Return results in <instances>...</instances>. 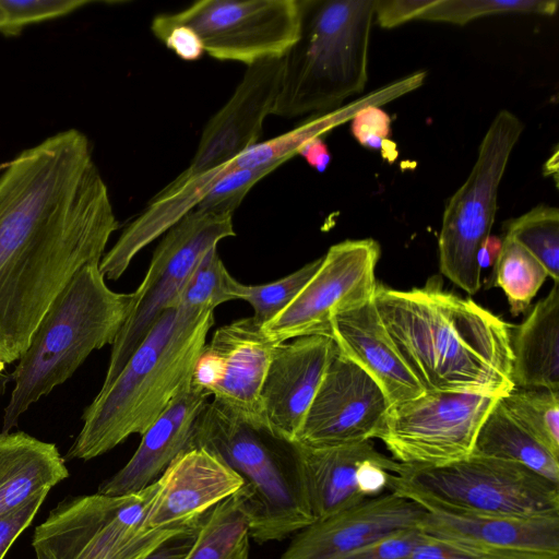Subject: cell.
I'll return each instance as SVG.
<instances>
[{"instance_id": "8fae6325", "label": "cell", "mask_w": 559, "mask_h": 559, "mask_svg": "<svg viewBox=\"0 0 559 559\" xmlns=\"http://www.w3.org/2000/svg\"><path fill=\"white\" fill-rule=\"evenodd\" d=\"M299 0H202L175 13L156 15V37L175 26L190 28L209 56L251 64L282 57L296 40Z\"/></svg>"}, {"instance_id": "e575fe53", "label": "cell", "mask_w": 559, "mask_h": 559, "mask_svg": "<svg viewBox=\"0 0 559 559\" xmlns=\"http://www.w3.org/2000/svg\"><path fill=\"white\" fill-rule=\"evenodd\" d=\"M322 257L297 271L271 283L245 285L238 282L237 300L247 301L253 309V318L262 325L276 317L297 296L319 269Z\"/></svg>"}, {"instance_id": "74e56055", "label": "cell", "mask_w": 559, "mask_h": 559, "mask_svg": "<svg viewBox=\"0 0 559 559\" xmlns=\"http://www.w3.org/2000/svg\"><path fill=\"white\" fill-rule=\"evenodd\" d=\"M424 536L425 533L419 527L397 531L340 559H407Z\"/></svg>"}, {"instance_id": "83f0119b", "label": "cell", "mask_w": 559, "mask_h": 559, "mask_svg": "<svg viewBox=\"0 0 559 559\" xmlns=\"http://www.w3.org/2000/svg\"><path fill=\"white\" fill-rule=\"evenodd\" d=\"M472 454L518 463L559 485V457L526 432L500 400L484 420Z\"/></svg>"}, {"instance_id": "f6af8a7d", "label": "cell", "mask_w": 559, "mask_h": 559, "mask_svg": "<svg viewBox=\"0 0 559 559\" xmlns=\"http://www.w3.org/2000/svg\"><path fill=\"white\" fill-rule=\"evenodd\" d=\"M316 170L323 173L330 164L331 154L321 138L305 144L298 152Z\"/></svg>"}, {"instance_id": "f546056e", "label": "cell", "mask_w": 559, "mask_h": 559, "mask_svg": "<svg viewBox=\"0 0 559 559\" xmlns=\"http://www.w3.org/2000/svg\"><path fill=\"white\" fill-rule=\"evenodd\" d=\"M492 286L500 287L507 296L510 312L519 316L545 283V267L522 246L504 236L495 263Z\"/></svg>"}, {"instance_id": "ffe728a7", "label": "cell", "mask_w": 559, "mask_h": 559, "mask_svg": "<svg viewBox=\"0 0 559 559\" xmlns=\"http://www.w3.org/2000/svg\"><path fill=\"white\" fill-rule=\"evenodd\" d=\"M329 336L342 355L376 381L392 406L426 392L396 349L373 299L335 314Z\"/></svg>"}, {"instance_id": "60d3db41", "label": "cell", "mask_w": 559, "mask_h": 559, "mask_svg": "<svg viewBox=\"0 0 559 559\" xmlns=\"http://www.w3.org/2000/svg\"><path fill=\"white\" fill-rule=\"evenodd\" d=\"M431 0H376L374 21L382 28H393L419 20Z\"/></svg>"}, {"instance_id": "ac0fdd59", "label": "cell", "mask_w": 559, "mask_h": 559, "mask_svg": "<svg viewBox=\"0 0 559 559\" xmlns=\"http://www.w3.org/2000/svg\"><path fill=\"white\" fill-rule=\"evenodd\" d=\"M426 510L393 491L316 520L293 535L278 559H340L391 533L419 527Z\"/></svg>"}, {"instance_id": "5b68a950", "label": "cell", "mask_w": 559, "mask_h": 559, "mask_svg": "<svg viewBox=\"0 0 559 559\" xmlns=\"http://www.w3.org/2000/svg\"><path fill=\"white\" fill-rule=\"evenodd\" d=\"M374 2L299 0V31L282 56L273 115L325 114L365 90Z\"/></svg>"}, {"instance_id": "52a82bcc", "label": "cell", "mask_w": 559, "mask_h": 559, "mask_svg": "<svg viewBox=\"0 0 559 559\" xmlns=\"http://www.w3.org/2000/svg\"><path fill=\"white\" fill-rule=\"evenodd\" d=\"M388 490L426 511L559 518L558 484L518 463L477 454L439 466L402 464Z\"/></svg>"}, {"instance_id": "30bf717a", "label": "cell", "mask_w": 559, "mask_h": 559, "mask_svg": "<svg viewBox=\"0 0 559 559\" xmlns=\"http://www.w3.org/2000/svg\"><path fill=\"white\" fill-rule=\"evenodd\" d=\"M235 236L233 215L194 209L164 234L148 269L133 292L132 310L112 343L100 390L120 373L160 314L174 308L201 258Z\"/></svg>"}, {"instance_id": "6da1fadb", "label": "cell", "mask_w": 559, "mask_h": 559, "mask_svg": "<svg viewBox=\"0 0 559 559\" xmlns=\"http://www.w3.org/2000/svg\"><path fill=\"white\" fill-rule=\"evenodd\" d=\"M119 224L88 139L60 131L0 176V364L20 359L58 295Z\"/></svg>"}, {"instance_id": "f35d334b", "label": "cell", "mask_w": 559, "mask_h": 559, "mask_svg": "<svg viewBox=\"0 0 559 559\" xmlns=\"http://www.w3.org/2000/svg\"><path fill=\"white\" fill-rule=\"evenodd\" d=\"M350 130L362 146L381 150L391 132V119L377 105H368L353 117Z\"/></svg>"}, {"instance_id": "2e32d148", "label": "cell", "mask_w": 559, "mask_h": 559, "mask_svg": "<svg viewBox=\"0 0 559 559\" xmlns=\"http://www.w3.org/2000/svg\"><path fill=\"white\" fill-rule=\"evenodd\" d=\"M282 67V57L247 66L233 95L205 124L188 167L173 183L225 165L259 142L264 119L274 112Z\"/></svg>"}, {"instance_id": "cb8c5ba5", "label": "cell", "mask_w": 559, "mask_h": 559, "mask_svg": "<svg viewBox=\"0 0 559 559\" xmlns=\"http://www.w3.org/2000/svg\"><path fill=\"white\" fill-rule=\"evenodd\" d=\"M223 173L222 167H217L181 183L170 182L159 191L103 255L99 271L105 280L121 277L144 247L198 206Z\"/></svg>"}, {"instance_id": "d590c367", "label": "cell", "mask_w": 559, "mask_h": 559, "mask_svg": "<svg viewBox=\"0 0 559 559\" xmlns=\"http://www.w3.org/2000/svg\"><path fill=\"white\" fill-rule=\"evenodd\" d=\"M218 177L195 209L234 214L251 188L276 166L258 168H229Z\"/></svg>"}, {"instance_id": "7bdbcfd3", "label": "cell", "mask_w": 559, "mask_h": 559, "mask_svg": "<svg viewBox=\"0 0 559 559\" xmlns=\"http://www.w3.org/2000/svg\"><path fill=\"white\" fill-rule=\"evenodd\" d=\"M156 38L185 61H197L204 53L197 35L185 26L168 28Z\"/></svg>"}, {"instance_id": "d4e9b609", "label": "cell", "mask_w": 559, "mask_h": 559, "mask_svg": "<svg viewBox=\"0 0 559 559\" xmlns=\"http://www.w3.org/2000/svg\"><path fill=\"white\" fill-rule=\"evenodd\" d=\"M69 477L57 445L24 431L0 432V515Z\"/></svg>"}, {"instance_id": "d6986e66", "label": "cell", "mask_w": 559, "mask_h": 559, "mask_svg": "<svg viewBox=\"0 0 559 559\" xmlns=\"http://www.w3.org/2000/svg\"><path fill=\"white\" fill-rule=\"evenodd\" d=\"M157 481L144 520L148 528L200 526L216 504L243 485L235 471L203 448L179 453Z\"/></svg>"}, {"instance_id": "484cf974", "label": "cell", "mask_w": 559, "mask_h": 559, "mask_svg": "<svg viewBox=\"0 0 559 559\" xmlns=\"http://www.w3.org/2000/svg\"><path fill=\"white\" fill-rule=\"evenodd\" d=\"M514 388L559 391V282L511 333Z\"/></svg>"}, {"instance_id": "bcb514c9", "label": "cell", "mask_w": 559, "mask_h": 559, "mask_svg": "<svg viewBox=\"0 0 559 559\" xmlns=\"http://www.w3.org/2000/svg\"><path fill=\"white\" fill-rule=\"evenodd\" d=\"M483 559H559V555L522 550H496L485 554Z\"/></svg>"}, {"instance_id": "ab89813d", "label": "cell", "mask_w": 559, "mask_h": 559, "mask_svg": "<svg viewBox=\"0 0 559 559\" xmlns=\"http://www.w3.org/2000/svg\"><path fill=\"white\" fill-rule=\"evenodd\" d=\"M46 496L40 493L22 507L0 515V559L4 558L13 542L29 526Z\"/></svg>"}, {"instance_id": "681fc988", "label": "cell", "mask_w": 559, "mask_h": 559, "mask_svg": "<svg viewBox=\"0 0 559 559\" xmlns=\"http://www.w3.org/2000/svg\"><path fill=\"white\" fill-rule=\"evenodd\" d=\"M4 23H5V16H4V13L0 7V31L3 28L4 26Z\"/></svg>"}, {"instance_id": "7dc6e473", "label": "cell", "mask_w": 559, "mask_h": 559, "mask_svg": "<svg viewBox=\"0 0 559 559\" xmlns=\"http://www.w3.org/2000/svg\"><path fill=\"white\" fill-rule=\"evenodd\" d=\"M501 248V240L489 236L478 253V265L480 269L493 266Z\"/></svg>"}, {"instance_id": "4dcf8cb0", "label": "cell", "mask_w": 559, "mask_h": 559, "mask_svg": "<svg viewBox=\"0 0 559 559\" xmlns=\"http://www.w3.org/2000/svg\"><path fill=\"white\" fill-rule=\"evenodd\" d=\"M500 403L526 432L559 457V391L514 388Z\"/></svg>"}, {"instance_id": "ba28073f", "label": "cell", "mask_w": 559, "mask_h": 559, "mask_svg": "<svg viewBox=\"0 0 559 559\" xmlns=\"http://www.w3.org/2000/svg\"><path fill=\"white\" fill-rule=\"evenodd\" d=\"M158 481L136 493L67 498L36 528V559H140L197 527L148 528L146 512Z\"/></svg>"}, {"instance_id": "9c48e42d", "label": "cell", "mask_w": 559, "mask_h": 559, "mask_svg": "<svg viewBox=\"0 0 559 559\" xmlns=\"http://www.w3.org/2000/svg\"><path fill=\"white\" fill-rule=\"evenodd\" d=\"M523 130V122L511 111L502 109L495 116L469 175L443 211L438 240L440 272L469 295L481 286L478 253L490 236L499 186Z\"/></svg>"}, {"instance_id": "7a4b0ae2", "label": "cell", "mask_w": 559, "mask_h": 559, "mask_svg": "<svg viewBox=\"0 0 559 559\" xmlns=\"http://www.w3.org/2000/svg\"><path fill=\"white\" fill-rule=\"evenodd\" d=\"M373 304L400 355L426 392L502 397L511 379L509 324L440 276L408 290L377 283Z\"/></svg>"}, {"instance_id": "277c9868", "label": "cell", "mask_w": 559, "mask_h": 559, "mask_svg": "<svg viewBox=\"0 0 559 559\" xmlns=\"http://www.w3.org/2000/svg\"><path fill=\"white\" fill-rule=\"evenodd\" d=\"M134 294L108 287L99 263L83 266L58 295L17 360L1 432H9L39 399L69 380L92 352L112 345Z\"/></svg>"}, {"instance_id": "d6a6232c", "label": "cell", "mask_w": 559, "mask_h": 559, "mask_svg": "<svg viewBox=\"0 0 559 559\" xmlns=\"http://www.w3.org/2000/svg\"><path fill=\"white\" fill-rule=\"evenodd\" d=\"M237 284L213 248L199 261L175 307L214 311L224 302L237 300Z\"/></svg>"}, {"instance_id": "5bb4252c", "label": "cell", "mask_w": 559, "mask_h": 559, "mask_svg": "<svg viewBox=\"0 0 559 559\" xmlns=\"http://www.w3.org/2000/svg\"><path fill=\"white\" fill-rule=\"evenodd\" d=\"M277 345L253 317L235 320L218 328L204 345L191 383L250 426L263 430L261 391Z\"/></svg>"}, {"instance_id": "44dd1931", "label": "cell", "mask_w": 559, "mask_h": 559, "mask_svg": "<svg viewBox=\"0 0 559 559\" xmlns=\"http://www.w3.org/2000/svg\"><path fill=\"white\" fill-rule=\"evenodd\" d=\"M209 397L190 383L141 436L138 449L124 466L98 486L97 493H136L156 481L170 462L188 449L194 423Z\"/></svg>"}, {"instance_id": "4316f807", "label": "cell", "mask_w": 559, "mask_h": 559, "mask_svg": "<svg viewBox=\"0 0 559 559\" xmlns=\"http://www.w3.org/2000/svg\"><path fill=\"white\" fill-rule=\"evenodd\" d=\"M425 78L426 72H415L346 106L343 105L332 111L316 115L288 132L264 142H258L227 164L229 168L280 167L297 155L308 142L319 139L337 126L352 120L362 107L379 106L412 92L424 83Z\"/></svg>"}, {"instance_id": "1f68e13d", "label": "cell", "mask_w": 559, "mask_h": 559, "mask_svg": "<svg viewBox=\"0 0 559 559\" xmlns=\"http://www.w3.org/2000/svg\"><path fill=\"white\" fill-rule=\"evenodd\" d=\"M507 237L527 250L554 282L559 281V210L539 204L507 223Z\"/></svg>"}, {"instance_id": "4fadbf2b", "label": "cell", "mask_w": 559, "mask_h": 559, "mask_svg": "<svg viewBox=\"0 0 559 559\" xmlns=\"http://www.w3.org/2000/svg\"><path fill=\"white\" fill-rule=\"evenodd\" d=\"M380 245L372 238L331 246L322 262L290 304L262 325L275 344L309 335L329 336L335 314L373 299Z\"/></svg>"}, {"instance_id": "b9f144b4", "label": "cell", "mask_w": 559, "mask_h": 559, "mask_svg": "<svg viewBox=\"0 0 559 559\" xmlns=\"http://www.w3.org/2000/svg\"><path fill=\"white\" fill-rule=\"evenodd\" d=\"M484 552L425 533L407 559H483Z\"/></svg>"}, {"instance_id": "3957f363", "label": "cell", "mask_w": 559, "mask_h": 559, "mask_svg": "<svg viewBox=\"0 0 559 559\" xmlns=\"http://www.w3.org/2000/svg\"><path fill=\"white\" fill-rule=\"evenodd\" d=\"M214 311H164L116 379L85 408L67 460L88 461L142 436L191 383Z\"/></svg>"}, {"instance_id": "8992f818", "label": "cell", "mask_w": 559, "mask_h": 559, "mask_svg": "<svg viewBox=\"0 0 559 559\" xmlns=\"http://www.w3.org/2000/svg\"><path fill=\"white\" fill-rule=\"evenodd\" d=\"M215 454L242 479L234 495L249 537L281 542L313 521L292 443L257 429L212 401L198 416L188 449Z\"/></svg>"}, {"instance_id": "603a6c76", "label": "cell", "mask_w": 559, "mask_h": 559, "mask_svg": "<svg viewBox=\"0 0 559 559\" xmlns=\"http://www.w3.org/2000/svg\"><path fill=\"white\" fill-rule=\"evenodd\" d=\"M292 447L314 521L366 499L357 485L358 467L365 460L381 454L370 440L322 448L294 442Z\"/></svg>"}, {"instance_id": "9a60e30c", "label": "cell", "mask_w": 559, "mask_h": 559, "mask_svg": "<svg viewBox=\"0 0 559 559\" xmlns=\"http://www.w3.org/2000/svg\"><path fill=\"white\" fill-rule=\"evenodd\" d=\"M391 406L376 381L336 348L295 443L322 448L378 438Z\"/></svg>"}, {"instance_id": "7c38bea8", "label": "cell", "mask_w": 559, "mask_h": 559, "mask_svg": "<svg viewBox=\"0 0 559 559\" xmlns=\"http://www.w3.org/2000/svg\"><path fill=\"white\" fill-rule=\"evenodd\" d=\"M500 397L432 391L391 406L378 435L392 459L439 466L472 454L477 433Z\"/></svg>"}, {"instance_id": "c3c4849f", "label": "cell", "mask_w": 559, "mask_h": 559, "mask_svg": "<svg viewBox=\"0 0 559 559\" xmlns=\"http://www.w3.org/2000/svg\"><path fill=\"white\" fill-rule=\"evenodd\" d=\"M10 382H13V374L7 373L3 369H0V397L5 393L7 386Z\"/></svg>"}, {"instance_id": "ee69618b", "label": "cell", "mask_w": 559, "mask_h": 559, "mask_svg": "<svg viewBox=\"0 0 559 559\" xmlns=\"http://www.w3.org/2000/svg\"><path fill=\"white\" fill-rule=\"evenodd\" d=\"M200 527V526H199ZM199 528L174 536L140 559H185Z\"/></svg>"}, {"instance_id": "e0dca14e", "label": "cell", "mask_w": 559, "mask_h": 559, "mask_svg": "<svg viewBox=\"0 0 559 559\" xmlns=\"http://www.w3.org/2000/svg\"><path fill=\"white\" fill-rule=\"evenodd\" d=\"M335 350L326 335L301 336L275 347L261 391L266 433L296 441Z\"/></svg>"}, {"instance_id": "836d02e7", "label": "cell", "mask_w": 559, "mask_h": 559, "mask_svg": "<svg viewBox=\"0 0 559 559\" xmlns=\"http://www.w3.org/2000/svg\"><path fill=\"white\" fill-rule=\"evenodd\" d=\"M556 0H431L419 20L464 25L475 19L502 13L552 15Z\"/></svg>"}, {"instance_id": "8d00e7d4", "label": "cell", "mask_w": 559, "mask_h": 559, "mask_svg": "<svg viewBox=\"0 0 559 559\" xmlns=\"http://www.w3.org/2000/svg\"><path fill=\"white\" fill-rule=\"evenodd\" d=\"M95 0H0L5 23L4 36H16L31 24L68 15Z\"/></svg>"}, {"instance_id": "f1b7e54d", "label": "cell", "mask_w": 559, "mask_h": 559, "mask_svg": "<svg viewBox=\"0 0 559 559\" xmlns=\"http://www.w3.org/2000/svg\"><path fill=\"white\" fill-rule=\"evenodd\" d=\"M247 548L248 523L231 496L206 514L185 559H237Z\"/></svg>"}, {"instance_id": "7402d4cb", "label": "cell", "mask_w": 559, "mask_h": 559, "mask_svg": "<svg viewBox=\"0 0 559 559\" xmlns=\"http://www.w3.org/2000/svg\"><path fill=\"white\" fill-rule=\"evenodd\" d=\"M419 528L487 554L522 550L559 555V518L460 515L426 511Z\"/></svg>"}, {"instance_id": "f907efd6", "label": "cell", "mask_w": 559, "mask_h": 559, "mask_svg": "<svg viewBox=\"0 0 559 559\" xmlns=\"http://www.w3.org/2000/svg\"><path fill=\"white\" fill-rule=\"evenodd\" d=\"M249 549L250 548L245 549L237 559H249Z\"/></svg>"}]
</instances>
